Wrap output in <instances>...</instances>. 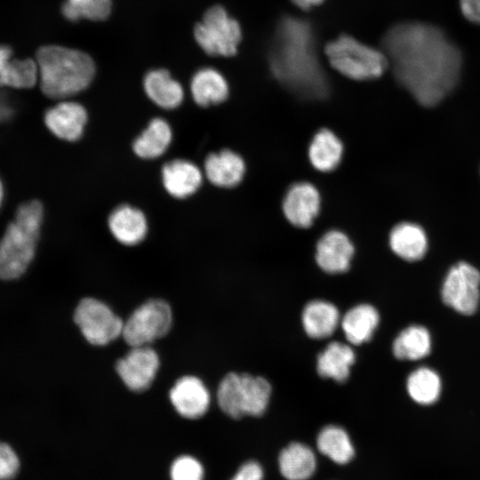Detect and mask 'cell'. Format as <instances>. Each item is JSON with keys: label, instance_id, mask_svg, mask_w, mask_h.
<instances>
[{"label": "cell", "instance_id": "6da1fadb", "mask_svg": "<svg viewBox=\"0 0 480 480\" xmlns=\"http://www.w3.org/2000/svg\"><path fill=\"white\" fill-rule=\"evenodd\" d=\"M381 44L396 81L422 106H436L457 85L462 55L439 28L399 23L387 31Z\"/></svg>", "mask_w": 480, "mask_h": 480}, {"label": "cell", "instance_id": "7a4b0ae2", "mask_svg": "<svg viewBox=\"0 0 480 480\" xmlns=\"http://www.w3.org/2000/svg\"><path fill=\"white\" fill-rule=\"evenodd\" d=\"M268 64L273 76L300 98L323 100L329 93L312 28L303 20L285 16L278 22L268 51Z\"/></svg>", "mask_w": 480, "mask_h": 480}, {"label": "cell", "instance_id": "3957f363", "mask_svg": "<svg viewBox=\"0 0 480 480\" xmlns=\"http://www.w3.org/2000/svg\"><path fill=\"white\" fill-rule=\"evenodd\" d=\"M39 84L52 99H66L85 90L95 76V63L87 53L61 45H44L36 53Z\"/></svg>", "mask_w": 480, "mask_h": 480}, {"label": "cell", "instance_id": "277c9868", "mask_svg": "<svg viewBox=\"0 0 480 480\" xmlns=\"http://www.w3.org/2000/svg\"><path fill=\"white\" fill-rule=\"evenodd\" d=\"M43 217L44 208L38 201L18 208L0 241L1 279H15L26 271L35 255Z\"/></svg>", "mask_w": 480, "mask_h": 480}, {"label": "cell", "instance_id": "5b68a950", "mask_svg": "<svg viewBox=\"0 0 480 480\" xmlns=\"http://www.w3.org/2000/svg\"><path fill=\"white\" fill-rule=\"evenodd\" d=\"M271 391L263 377L229 372L219 384L217 400L221 411L231 418L260 416L268 407Z\"/></svg>", "mask_w": 480, "mask_h": 480}, {"label": "cell", "instance_id": "8992f818", "mask_svg": "<svg viewBox=\"0 0 480 480\" xmlns=\"http://www.w3.org/2000/svg\"><path fill=\"white\" fill-rule=\"evenodd\" d=\"M325 53L335 70L353 80L378 78L388 67V58L382 50L364 44L346 35L328 43Z\"/></svg>", "mask_w": 480, "mask_h": 480}, {"label": "cell", "instance_id": "52a82bcc", "mask_svg": "<svg viewBox=\"0 0 480 480\" xmlns=\"http://www.w3.org/2000/svg\"><path fill=\"white\" fill-rule=\"evenodd\" d=\"M194 36L208 55L230 57L237 52L242 32L239 23L228 15L224 7L214 5L195 26Z\"/></svg>", "mask_w": 480, "mask_h": 480}, {"label": "cell", "instance_id": "ba28073f", "mask_svg": "<svg viewBox=\"0 0 480 480\" xmlns=\"http://www.w3.org/2000/svg\"><path fill=\"white\" fill-rule=\"evenodd\" d=\"M172 320L170 305L164 300L151 299L124 321L122 337L130 347L150 346L169 332Z\"/></svg>", "mask_w": 480, "mask_h": 480}, {"label": "cell", "instance_id": "9c48e42d", "mask_svg": "<svg viewBox=\"0 0 480 480\" xmlns=\"http://www.w3.org/2000/svg\"><path fill=\"white\" fill-rule=\"evenodd\" d=\"M74 322L87 342L106 346L122 336L124 321L105 302L82 299L74 312Z\"/></svg>", "mask_w": 480, "mask_h": 480}, {"label": "cell", "instance_id": "30bf717a", "mask_svg": "<svg viewBox=\"0 0 480 480\" xmlns=\"http://www.w3.org/2000/svg\"><path fill=\"white\" fill-rule=\"evenodd\" d=\"M445 305L456 312L473 315L480 300V272L468 262H459L447 272L441 289Z\"/></svg>", "mask_w": 480, "mask_h": 480}, {"label": "cell", "instance_id": "8fae6325", "mask_svg": "<svg viewBox=\"0 0 480 480\" xmlns=\"http://www.w3.org/2000/svg\"><path fill=\"white\" fill-rule=\"evenodd\" d=\"M160 367L157 352L150 346L131 347L116 364V372L123 383L133 392L146 391Z\"/></svg>", "mask_w": 480, "mask_h": 480}, {"label": "cell", "instance_id": "7c38bea8", "mask_svg": "<svg viewBox=\"0 0 480 480\" xmlns=\"http://www.w3.org/2000/svg\"><path fill=\"white\" fill-rule=\"evenodd\" d=\"M321 208L318 189L306 181L296 182L287 190L282 210L286 220L294 227L309 228L317 217Z\"/></svg>", "mask_w": 480, "mask_h": 480}, {"label": "cell", "instance_id": "4fadbf2b", "mask_svg": "<svg viewBox=\"0 0 480 480\" xmlns=\"http://www.w3.org/2000/svg\"><path fill=\"white\" fill-rule=\"evenodd\" d=\"M169 399L175 411L188 420L203 417L211 404L207 387L201 379L193 375L178 379L169 391Z\"/></svg>", "mask_w": 480, "mask_h": 480}, {"label": "cell", "instance_id": "5bb4252c", "mask_svg": "<svg viewBox=\"0 0 480 480\" xmlns=\"http://www.w3.org/2000/svg\"><path fill=\"white\" fill-rule=\"evenodd\" d=\"M48 130L67 141L79 140L87 123V111L83 105L62 100L46 110L44 117Z\"/></svg>", "mask_w": 480, "mask_h": 480}, {"label": "cell", "instance_id": "9a60e30c", "mask_svg": "<svg viewBox=\"0 0 480 480\" xmlns=\"http://www.w3.org/2000/svg\"><path fill=\"white\" fill-rule=\"evenodd\" d=\"M354 251V245L345 233L330 230L316 244V261L326 273H343L350 267Z\"/></svg>", "mask_w": 480, "mask_h": 480}, {"label": "cell", "instance_id": "2e32d148", "mask_svg": "<svg viewBox=\"0 0 480 480\" xmlns=\"http://www.w3.org/2000/svg\"><path fill=\"white\" fill-rule=\"evenodd\" d=\"M204 174L214 186L230 188L237 186L245 174V163L230 149L211 153L204 160Z\"/></svg>", "mask_w": 480, "mask_h": 480}, {"label": "cell", "instance_id": "e0dca14e", "mask_svg": "<svg viewBox=\"0 0 480 480\" xmlns=\"http://www.w3.org/2000/svg\"><path fill=\"white\" fill-rule=\"evenodd\" d=\"M162 181L172 196L183 199L198 190L203 182V173L194 163L174 159L163 166Z\"/></svg>", "mask_w": 480, "mask_h": 480}, {"label": "cell", "instance_id": "ac0fdd59", "mask_svg": "<svg viewBox=\"0 0 480 480\" xmlns=\"http://www.w3.org/2000/svg\"><path fill=\"white\" fill-rule=\"evenodd\" d=\"M108 224L116 240L128 246L142 242L148 233V222L144 213L128 204L119 205L113 210Z\"/></svg>", "mask_w": 480, "mask_h": 480}, {"label": "cell", "instance_id": "d6986e66", "mask_svg": "<svg viewBox=\"0 0 480 480\" xmlns=\"http://www.w3.org/2000/svg\"><path fill=\"white\" fill-rule=\"evenodd\" d=\"M38 80L39 71L36 60L13 59L11 47L0 45V86L28 89L35 86Z\"/></svg>", "mask_w": 480, "mask_h": 480}, {"label": "cell", "instance_id": "ffe728a7", "mask_svg": "<svg viewBox=\"0 0 480 480\" xmlns=\"http://www.w3.org/2000/svg\"><path fill=\"white\" fill-rule=\"evenodd\" d=\"M143 87L147 96L158 107L173 109L179 107L184 99L181 84L173 79L166 69H153L143 79Z\"/></svg>", "mask_w": 480, "mask_h": 480}, {"label": "cell", "instance_id": "44dd1931", "mask_svg": "<svg viewBox=\"0 0 480 480\" xmlns=\"http://www.w3.org/2000/svg\"><path fill=\"white\" fill-rule=\"evenodd\" d=\"M393 252L407 261L422 259L428 250V238L421 227L411 222L396 225L389 234Z\"/></svg>", "mask_w": 480, "mask_h": 480}, {"label": "cell", "instance_id": "7402d4cb", "mask_svg": "<svg viewBox=\"0 0 480 480\" xmlns=\"http://www.w3.org/2000/svg\"><path fill=\"white\" fill-rule=\"evenodd\" d=\"M190 91L194 101L201 107L220 104L227 100L229 92L225 77L212 68H204L195 73Z\"/></svg>", "mask_w": 480, "mask_h": 480}, {"label": "cell", "instance_id": "603a6c76", "mask_svg": "<svg viewBox=\"0 0 480 480\" xmlns=\"http://www.w3.org/2000/svg\"><path fill=\"white\" fill-rule=\"evenodd\" d=\"M343 144L331 130L323 128L312 138L308 147V159L312 166L322 172L333 171L343 156Z\"/></svg>", "mask_w": 480, "mask_h": 480}, {"label": "cell", "instance_id": "cb8c5ba5", "mask_svg": "<svg viewBox=\"0 0 480 480\" xmlns=\"http://www.w3.org/2000/svg\"><path fill=\"white\" fill-rule=\"evenodd\" d=\"M301 321L308 336L323 339L331 336L336 330L340 322V313L331 302L316 300L305 306Z\"/></svg>", "mask_w": 480, "mask_h": 480}, {"label": "cell", "instance_id": "d4e9b609", "mask_svg": "<svg viewBox=\"0 0 480 480\" xmlns=\"http://www.w3.org/2000/svg\"><path fill=\"white\" fill-rule=\"evenodd\" d=\"M355 359L356 355L351 347L332 341L318 355L316 370L323 378L343 382L348 378Z\"/></svg>", "mask_w": 480, "mask_h": 480}, {"label": "cell", "instance_id": "484cf974", "mask_svg": "<svg viewBox=\"0 0 480 480\" xmlns=\"http://www.w3.org/2000/svg\"><path fill=\"white\" fill-rule=\"evenodd\" d=\"M379 322V312L373 306L359 304L345 314L341 328L349 343L360 345L371 340Z\"/></svg>", "mask_w": 480, "mask_h": 480}, {"label": "cell", "instance_id": "4316f807", "mask_svg": "<svg viewBox=\"0 0 480 480\" xmlns=\"http://www.w3.org/2000/svg\"><path fill=\"white\" fill-rule=\"evenodd\" d=\"M172 140L170 124L163 118H154L132 144L134 153L143 159H155L164 155Z\"/></svg>", "mask_w": 480, "mask_h": 480}, {"label": "cell", "instance_id": "83f0119b", "mask_svg": "<svg viewBox=\"0 0 480 480\" xmlns=\"http://www.w3.org/2000/svg\"><path fill=\"white\" fill-rule=\"evenodd\" d=\"M279 469L287 480H307L316 468V460L310 447L300 443H292L280 453Z\"/></svg>", "mask_w": 480, "mask_h": 480}, {"label": "cell", "instance_id": "f1b7e54d", "mask_svg": "<svg viewBox=\"0 0 480 480\" xmlns=\"http://www.w3.org/2000/svg\"><path fill=\"white\" fill-rule=\"evenodd\" d=\"M431 343L428 330L422 325L413 324L406 327L396 336L392 350L397 359L414 361L430 353Z\"/></svg>", "mask_w": 480, "mask_h": 480}, {"label": "cell", "instance_id": "f546056e", "mask_svg": "<svg viewBox=\"0 0 480 480\" xmlns=\"http://www.w3.org/2000/svg\"><path fill=\"white\" fill-rule=\"evenodd\" d=\"M406 389L414 402L422 405H429L436 403L440 396L441 379L433 369L420 367L408 376Z\"/></svg>", "mask_w": 480, "mask_h": 480}, {"label": "cell", "instance_id": "4dcf8cb0", "mask_svg": "<svg viewBox=\"0 0 480 480\" xmlns=\"http://www.w3.org/2000/svg\"><path fill=\"white\" fill-rule=\"evenodd\" d=\"M316 444L322 454L338 464L348 463L355 453L348 433L334 425L326 426L319 432Z\"/></svg>", "mask_w": 480, "mask_h": 480}, {"label": "cell", "instance_id": "1f68e13d", "mask_svg": "<svg viewBox=\"0 0 480 480\" xmlns=\"http://www.w3.org/2000/svg\"><path fill=\"white\" fill-rule=\"evenodd\" d=\"M111 12V0H66L61 12L69 20L79 19L103 20Z\"/></svg>", "mask_w": 480, "mask_h": 480}, {"label": "cell", "instance_id": "d6a6232c", "mask_svg": "<svg viewBox=\"0 0 480 480\" xmlns=\"http://www.w3.org/2000/svg\"><path fill=\"white\" fill-rule=\"evenodd\" d=\"M171 480H204V468L190 455L178 457L170 468Z\"/></svg>", "mask_w": 480, "mask_h": 480}, {"label": "cell", "instance_id": "836d02e7", "mask_svg": "<svg viewBox=\"0 0 480 480\" xmlns=\"http://www.w3.org/2000/svg\"><path fill=\"white\" fill-rule=\"evenodd\" d=\"M20 460L15 450L0 441V480H12L19 473Z\"/></svg>", "mask_w": 480, "mask_h": 480}, {"label": "cell", "instance_id": "e575fe53", "mask_svg": "<svg viewBox=\"0 0 480 480\" xmlns=\"http://www.w3.org/2000/svg\"><path fill=\"white\" fill-rule=\"evenodd\" d=\"M263 470L256 461L243 464L231 480H262Z\"/></svg>", "mask_w": 480, "mask_h": 480}, {"label": "cell", "instance_id": "d590c367", "mask_svg": "<svg viewBox=\"0 0 480 480\" xmlns=\"http://www.w3.org/2000/svg\"><path fill=\"white\" fill-rule=\"evenodd\" d=\"M460 6L468 21L480 25V0H460Z\"/></svg>", "mask_w": 480, "mask_h": 480}, {"label": "cell", "instance_id": "8d00e7d4", "mask_svg": "<svg viewBox=\"0 0 480 480\" xmlns=\"http://www.w3.org/2000/svg\"><path fill=\"white\" fill-rule=\"evenodd\" d=\"M12 115V108L9 103L0 96V122L8 120Z\"/></svg>", "mask_w": 480, "mask_h": 480}, {"label": "cell", "instance_id": "74e56055", "mask_svg": "<svg viewBox=\"0 0 480 480\" xmlns=\"http://www.w3.org/2000/svg\"><path fill=\"white\" fill-rule=\"evenodd\" d=\"M294 4L303 10H308L313 6L322 4L324 0H291Z\"/></svg>", "mask_w": 480, "mask_h": 480}, {"label": "cell", "instance_id": "f35d334b", "mask_svg": "<svg viewBox=\"0 0 480 480\" xmlns=\"http://www.w3.org/2000/svg\"><path fill=\"white\" fill-rule=\"evenodd\" d=\"M3 199H4V187H3V183L0 180V207L2 205V203H3Z\"/></svg>", "mask_w": 480, "mask_h": 480}]
</instances>
